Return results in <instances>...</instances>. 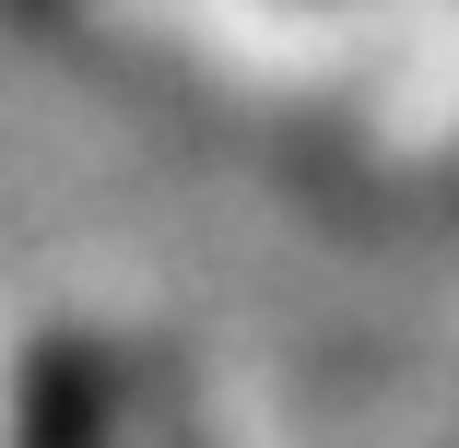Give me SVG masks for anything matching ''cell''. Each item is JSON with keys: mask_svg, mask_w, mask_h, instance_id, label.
Segmentation results:
<instances>
[{"mask_svg": "<svg viewBox=\"0 0 459 448\" xmlns=\"http://www.w3.org/2000/svg\"><path fill=\"white\" fill-rule=\"evenodd\" d=\"M0 448H130V366L107 330L48 319L13 366V413H0Z\"/></svg>", "mask_w": 459, "mask_h": 448, "instance_id": "obj_1", "label": "cell"}, {"mask_svg": "<svg viewBox=\"0 0 459 448\" xmlns=\"http://www.w3.org/2000/svg\"><path fill=\"white\" fill-rule=\"evenodd\" d=\"M130 436H142V448H212L201 401H177L165 378H153V390H130Z\"/></svg>", "mask_w": 459, "mask_h": 448, "instance_id": "obj_2", "label": "cell"}]
</instances>
